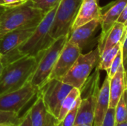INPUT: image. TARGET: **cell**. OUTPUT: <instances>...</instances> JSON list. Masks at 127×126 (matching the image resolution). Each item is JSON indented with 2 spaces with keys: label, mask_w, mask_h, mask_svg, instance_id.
Here are the masks:
<instances>
[{
  "label": "cell",
  "mask_w": 127,
  "mask_h": 126,
  "mask_svg": "<svg viewBox=\"0 0 127 126\" xmlns=\"http://www.w3.org/2000/svg\"><path fill=\"white\" fill-rule=\"evenodd\" d=\"M36 62V56H23L5 65L0 76V95L17 90L28 82Z\"/></svg>",
  "instance_id": "1"
},
{
  "label": "cell",
  "mask_w": 127,
  "mask_h": 126,
  "mask_svg": "<svg viewBox=\"0 0 127 126\" xmlns=\"http://www.w3.org/2000/svg\"><path fill=\"white\" fill-rule=\"evenodd\" d=\"M44 16L27 2L7 8L0 14V39L9 32L41 21Z\"/></svg>",
  "instance_id": "2"
},
{
  "label": "cell",
  "mask_w": 127,
  "mask_h": 126,
  "mask_svg": "<svg viewBox=\"0 0 127 126\" xmlns=\"http://www.w3.org/2000/svg\"><path fill=\"white\" fill-rule=\"evenodd\" d=\"M68 39V35H65L54 39L36 56L37 59L36 65L29 80L31 85L39 89L48 80L53 68Z\"/></svg>",
  "instance_id": "3"
},
{
  "label": "cell",
  "mask_w": 127,
  "mask_h": 126,
  "mask_svg": "<svg viewBox=\"0 0 127 126\" xmlns=\"http://www.w3.org/2000/svg\"><path fill=\"white\" fill-rule=\"evenodd\" d=\"M57 6L45 14L33 34L17 48L16 50L20 56H36L54 41L50 37V30Z\"/></svg>",
  "instance_id": "4"
},
{
  "label": "cell",
  "mask_w": 127,
  "mask_h": 126,
  "mask_svg": "<svg viewBox=\"0 0 127 126\" xmlns=\"http://www.w3.org/2000/svg\"><path fill=\"white\" fill-rule=\"evenodd\" d=\"M99 71L97 68L94 74L88 78L80 89L81 102L74 125L88 124L93 126L96 102L100 90Z\"/></svg>",
  "instance_id": "5"
},
{
  "label": "cell",
  "mask_w": 127,
  "mask_h": 126,
  "mask_svg": "<svg viewBox=\"0 0 127 126\" xmlns=\"http://www.w3.org/2000/svg\"><path fill=\"white\" fill-rule=\"evenodd\" d=\"M100 58V53L98 48L86 54L81 53L61 81L80 90L89 77L92 69L98 64Z\"/></svg>",
  "instance_id": "6"
},
{
  "label": "cell",
  "mask_w": 127,
  "mask_h": 126,
  "mask_svg": "<svg viewBox=\"0 0 127 126\" xmlns=\"http://www.w3.org/2000/svg\"><path fill=\"white\" fill-rule=\"evenodd\" d=\"M81 2L82 0L60 1L50 30V37L53 40L62 36L69 35Z\"/></svg>",
  "instance_id": "7"
},
{
  "label": "cell",
  "mask_w": 127,
  "mask_h": 126,
  "mask_svg": "<svg viewBox=\"0 0 127 126\" xmlns=\"http://www.w3.org/2000/svg\"><path fill=\"white\" fill-rule=\"evenodd\" d=\"M72 88L60 79H51L39 88L37 95L42 98L48 111L57 118L62 102Z\"/></svg>",
  "instance_id": "8"
},
{
  "label": "cell",
  "mask_w": 127,
  "mask_h": 126,
  "mask_svg": "<svg viewBox=\"0 0 127 126\" xmlns=\"http://www.w3.org/2000/svg\"><path fill=\"white\" fill-rule=\"evenodd\" d=\"M39 89L27 82L22 88L0 95V110L19 114L22 108L38 94Z\"/></svg>",
  "instance_id": "9"
},
{
  "label": "cell",
  "mask_w": 127,
  "mask_h": 126,
  "mask_svg": "<svg viewBox=\"0 0 127 126\" xmlns=\"http://www.w3.org/2000/svg\"><path fill=\"white\" fill-rule=\"evenodd\" d=\"M82 50L75 44L67 41L53 68L48 79L61 80L73 66Z\"/></svg>",
  "instance_id": "10"
},
{
  "label": "cell",
  "mask_w": 127,
  "mask_h": 126,
  "mask_svg": "<svg viewBox=\"0 0 127 126\" xmlns=\"http://www.w3.org/2000/svg\"><path fill=\"white\" fill-rule=\"evenodd\" d=\"M40 21L7 33L0 39V53L2 56L16 50L34 32Z\"/></svg>",
  "instance_id": "11"
},
{
  "label": "cell",
  "mask_w": 127,
  "mask_h": 126,
  "mask_svg": "<svg viewBox=\"0 0 127 126\" xmlns=\"http://www.w3.org/2000/svg\"><path fill=\"white\" fill-rule=\"evenodd\" d=\"M127 0H116L111 4L109 9L103 13L100 19V25L102 32L98 42V49L101 54L104 47V39L112 25L118 21L125 6L127 5Z\"/></svg>",
  "instance_id": "12"
},
{
  "label": "cell",
  "mask_w": 127,
  "mask_h": 126,
  "mask_svg": "<svg viewBox=\"0 0 127 126\" xmlns=\"http://www.w3.org/2000/svg\"><path fill=\"white\" fill-rule=\"evenodd\" d=\"M32 126H58L59 121L48 111L42 98L36 95V100L28 111Z\"/></svg>",
  "instance_id": "13"
},
{
  "label": "cell",
  "mask_w": 127,
  "mask_h": 126,
  "mask_svg": "<svg viewBox=\"0 0 127 126\" xmlns=\"http://www.w3.org/2000/svg\"><path fill=\"white\" fill-rule=\"evenodd\" d=\"M102 14V8L96 0H82L71 31L93 19H100Z\"/></svg>",
  "instance_id": "14"
},
{
  "label": "cell",
  "mask_w": 127,
  "mask_h": 126,
  "mask_svg": "<svg viewBox=\"0 0 127 126\" xmlns=\"http://www.w3.org/2000/svg\"><path fill=\"white\" fill-rule=\"evenodd\" d=\"M100 25V19H93L78 27L70 32L68 41L77 45L83 50Z\"/></svg>",
  "instance_id": "15"
},
{
  "label": "cell",
  "mask_w": 127,
  "mask_h": 126,
  "mask_svg": "<svg viewBox=\"0 0 127 126\" xmlns=\"http://www.w3.org/2000/svg\"><path fill=\"white\" fill-rule=\"evenodd\" d=\"M109 78L106 76L97 95L93 126H102L108 110L109 109Z\"/></svg>",
  "instance_id": "16"
},
{
  "label": "cell",
  "mask_w": 127,
  "mask_h": 126,
  "mask_svg": "<svg viewBox=\"0 0 127 126\" xmlns=\"http://www.w3.org/2000/svg\"><path fill=\"white\" fill-rule=\"evenodd\" d=\"M127 89L126 71L122 65L115 74L109 79V93L110 102L109 108H115L121 99V96Z\"/></svg>",
  "instance_id": "17"
},
{
  "label": "cell",
  "mask_w": 127,
  "mask_h": 126,
  "mask_svg": "<svg viewBox=\"0 0 127 126\" xmlns=\"http://www.w3.org/2000/svg\"><path fill=\"white\" fill-rule=\"evenodd\" d=\"M124 31L125 25L121 22H116L110 28L104 39V47L102 53L112 48L115 45L121 42Z\"/></svg>",
  "instance_id": "18"
},
{
  "label": "cell",
  "mask_w": 127,
  "mask_h": 126,
  "mask_svg": "<svg viewBox=\"0 0 127 126\" xmlns=\"http://www.w3.org/2000/svg\"><path fill=\"white\" fill-rule=\"evenodd\" d=\"M80 96V90L77 88H73L71 91L68 93V94L65 97V98L63 100L60 109V112H59V115L57 117V120L59 121V123H60L64 117H65V115L68 114V112L72 108V107L74 106L76 100H77V98Z\"/></svg>",
  "instance_id": "19"
},
{
  "label": "cell",
  "mask_w": 127,
  "mask_h": 126,
  "mask_svg": "<svg viewBox=\"0 0 127 126\" xmlns=\"http://www.w3.org/2000/svg\"><path fill=\"white\" fill-rule=\"evenodd\" d=\"M121 48V42H119L112 48L103 52L100 54V61L97 64V68L99 70H104L106 71L110 68V65L113 59H115V56L117 55Z\"/></svg>",
  "instance_id": "20"
},
{
  "label": "cell",
  "mask_w": 127,
  "mask_h": 126,
  "mask_svg": "<svg viewBox=\"0 0 127 126\" xmlns=\"http://www.w3.org/2000/svg\"><path fill=\"white\" fill-rule=\"evenodd\" d=\"M115 123L127 121V90L121 96L116 107L115 108Z\"/></svg>",
  "instance_id": "21"
},
{
  "label": "cell",
  "mask_w": 127,
  "mask_h": 126,
  "mask_svg": "<svg viewBox=\"0 0 127 126\" xmlns=\"http://www.w3.org/2000/svg\"><path fill=\"white\" fill-rule=\"evenodd\" d=\"M61 0H28L26 2L31 7L40 10L44 14L57 7Z\"/></svg>",
  "instance_id": "22"
},
{
  "label": "cell",
  "mask_w": 127,
  "mask_h": 126,
  "mask_svg": "<svg viewBox=\"0 0 127 126\" xmlns=\"http://www.w3.org/2000/svg\"><path fill=\"white\" fill-rule=\"evenodd\" d=\"M81 102V96H80L76 100L72 108L68 112L64 119L59 123L58 126H74L75 124L78 109Z\"/></svg>",
  "instance_id": "23"
},
{
  "label": "cell",
  "mask_w": 127,
  "mask_h": 126,
  "mask_svg": "<svg viewBox=\"0 0 127 126\" xmlns=\"http://www.w3.org/2000/svg\"><path fill=\"white\" fill-rule=\"evenodd\" d=\"M122 65H124L123 64V53H122V48H121L119 51L118 52L117 55L115 56V59H113V61L110 65V68L106 71L107 76L109 79L112 78L115 74V73L118 71V70Z\"/></svg>",
  "instance_id": "24"
},
{
  "label": "cell",
  "mask_w": 127,
  "mask_h": 126,
  "mask_svg": "<svg viewBox=\"0 0 127 126\" xmlns=\"http://www.w3.org/2000/svg\"><path fill=\"white\" fill-rule=\"evenodd\" d=\"M19 120V114L0 110V123L18 124Z\"/></svg>",
  "instance_id": "25"
},
{
  "label": "cell",
  "mask_w": 127,
  "mask_h": 126,
  "mask_svg": "<svg viewBox=\"0 0 127 126\" xmlns=\"http://www.w3.org/2000/svg\"><path fill=\"white\" fill-rule=\"evenodd\" d=\"M115 108H111L108 110V112L106 115V117L103 120V123L101 126H115Z\"/></svg>",
  "instance_id": "26"
},
{
  "label": "cell",
  "mask_w": 127,
  "mask_h": 126,
  "mask_svg": "<svg viewBox=\"0 0 127 126\" xmlns=\"http://www.w3.org/2000/svg\"><path fill=\"white\" fill-rule=\"evenodd\" d=\"M27 1L25 0H0V5L6 7H12L22 4Z\"/></svg>",
  "instance_id": "27"
},
{
  "label": "cell",
  "mask_w": 127,
  "mask_h": 126,
  "mask_svg": "<svg viewBox=\"0 0 127 126\" xmlns=\"http://www.w3.org/2000/svg\"><path fill=\"white\" fill-rule=\"evenodd\" d=\"M121 48L123 53V64L126 71L127 68V35L124 38L123 42L121 43Z\"/></svg>",
  "instance_id": "28"
},
{
  "label": "cell",
  "mask_w": 127,
  "mask_h": 126,
  "mask_svg": "<svg viewBox=\"0 0 127 126\" xmlns=\"http://www.w3.org/2000/svg\"><path fill=\"white\" fill-rule=\"evenodd\" d=\"M17 126H32L28 111L25 114V115L22 117H20Z\"/></svg>",
  "instance_id": "29"
},
{
  "label": "cell",
  "mask_w": 127,
  "mask_h": 126,
  "mask_svg": "<svg viewBox=\"0 0 127 126\" xmlns=\"http://www.w3.org/2000/svg\"><path fill=\"white\" fill-rule=\"evenodd\" d=\"M117 22L124 24L125 25V28H126V27H127V5L125 6L124 10L122 11L121 16H119V18H118Z\"/></svg>",
  "instance_id": "30"
},
{
  "label": "cell",
  "mask_w": 127,
  "mask_h": 126,
  "mask_svg": "<svg viewBox=\"0 0 127 126\" xmlns=\"http://www.w3.org/2000/svg\"><path fill=\"white\" fill-rule=\"evenodd\" d=\"M0 126H17L15 123H0Z\"/></svg>",
  "instance_id": "31"
},
{
  "label": "cell",
  "mask_w": 127,
  "mask_h": 126,
  "mask_svg": "<svg viewBox=\"0 0 127 126\" xmlns=\"http://www.w3.org/2000/svg\"><path fill=\"white\" fill-rule=\"evenodd\" d=\"M115 126H127V121H125L124 123H115Z\"/></svg>",
  "instance_id": "32"
},
{
  "label": "cell",
  "mask_w": 127,
  "mask_h": 126,
  "mask_svg": "<svg viewBox=\"0 0 127 126\" xmlns=\"http://www.w3.org/2000/svg\"><path fill=\"white\" fill-rule=\"evenodd\" d=\"M127 35V27H126V28H125V31H124V35H123V36H122V39H121V42L122 43L123 42V41H124V38L126 37V36Z\"/></svg>",
  "instance_id": "33"
},
{
  "label": "cell",
  "mask_w": 127,
  "mask_h": 126,
  "mask_svg": "<svg viewBox=\"0 0 127 126\" xmlns=\"http://www.w3.org/2000/svg\"><path fill=\"white\" fill-rule=\"evenodd\" d=\"M3 68H4V65H3L2 62L0 60V76H1V72H2V71H3Z\"/></svg>",
  "instance_id": "34"
},
{
  "label": "cell",
  "mask_w": 127,
  "mask_h": 126,
  "mask_svg": "<svg viewBox=\"0 0 127 126\" xmlns=\"http://www.w3.org/2000/svg\"><path fill=\"white\" fill-rule=\"evenodd\" d=\"M7 8H8V7H4V6L0 5V14H1L2 12H4Z\"/></svg>",
  "instance_id": "35"
},
{
  "label": "cell",
  "mask_w": 127,
  "mask_h": 126,
  "mask_svg": "<svg viewBox=\"0 0 127 126\" xmlns=\"http://www.w3.org/2000/svg\"><path fill=\"white\" fill-rule=\"evenodd\" d=\"M74 126H93L92 125H88V124H77V125H74Z\"/></svg>",
  "instance_id": "36"
},
{
  "label": "cell",
  "mask_w": 127,
  "mask_h": 126,
  "mask_svg": "<svg viewBox=\"0 0 127 126\" xmlns=\"http://www.w3.org/2000/svg\"><path fill=\"white\" fill-rule=\"evenodd\" d=\"M1 57H2V55H1V54L0 53V60L1 59Z\"/></svg>",
  "instance_id": "37"
},
{
  "label": "cell",
  "mask_w": 127,
  "mask_h": 126,
  "mask_svg": "<svg viewBox=\"0 0 127 126\" xmlns=\"http://www.w3.org/2000/svg\"><path fill=\"white\" fill-rule=\"evenodd\" d=\"M126 76H127V70L126 71Z\"/></svg>",
  "instance_id": "38"
},
{
  "label": "cell",
  "mask_w": 127,
  "mask_h": 126,
  "mask_svg": "<svg viewBox=\"0 0 127 126\" xmlns=\"http://www.w3.org/2000/svg\"><path fill=\"white\" fill-rule=\"evenodd\" d=\"M96 1H97V2H99V0H96Z\"/></svg>",
  "instance_id": "39"
},
{
  "label": "cell",
  "mask_w": 127,
  "mask_h": 126,
  "mask_svg": "<svg viewBox=\"0 0 127 126\" xmlns=\"http://www.w3.org/2000/svg\"><path fill=\"white\" fill-rule=\"evenodd\" d=\"M127 69H126V71H127Z\"/></svg>",
  "instance_id": "40"
},
{
  "label": "cell",
  "mask_w": 127,
  "mask_h": 126,
  "mask_svg": "<svg viewBox=\"0 0 127 126\" xmlns=\"http://www.w3.org/2000/svg\"><path fill=\"white\" fill-rule=\"evenodd\" d=\"M25 1H28V0H25Z\"/></svg>",
  "instance_id": "41"
},
{
  "label": "cell",
  "mask_w": 127,
  "mask_h": 126,
  "mask_svg": "<svg viewBox=\"0 0 127 126\" xmlns=\"http://www.w3.org/2000/svg\"></svg>",
  "instance_id": "42"
}]
</instances>
